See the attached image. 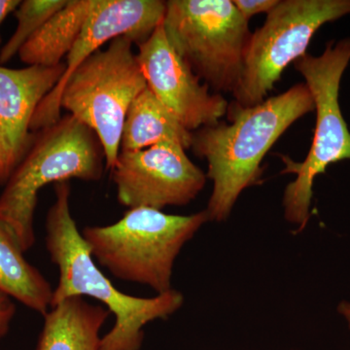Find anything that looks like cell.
<instances>
[{"label":"cell","instance_id":"6da1fadb","mask_svg":"<svg viewBox=\"0 0 350 350\" xmlns=\"http://www.w3.org/2000/svg\"><path fill=\"white\" fill-rule=\"evenodd\" d=\"M306 83L295 85L254 107L229 103L228 122L193 131L195 155L206 159L207 178L213 182L207 204L209 220L223 222L231 215L239 196L261 182V163L269 149L295 122L314 111Z\"/></svg>","mask_w":350,"mask_h":350},{"label":"cell","instance_id":"7a4b0ae2","mask_svg":"<svg viewBox=\"0 0 350 350\" xmlns=\"http://www.w3.org/2000/svg\"><path fill=\"white\" fill-rule=\"evenodd\" d=\"M56 200L46 216V248L59 268V283L52 306L71 297H90L101 301L115 315L114 326L101 338L100 350H139L144 327L165 319L184 303L180 292L172 289L153 298H138L119 291L96 266L70 211V185L55 186Z\"/></svg>","mask_w":350,"mask_h":350},{"label":"cell","instance_id":"3957f363","mask_svg":"<svg viewBox=\"0 0 350 350\" xmlns=\"http://www.w3.org/2000/svg\"><path fill=\"white\" fill-rule=\"evenodd\" d=\"M33 133L29 150L0 196V220L12 230L25 252L36 241L33 217L39 191L71 178L100 180L105 161L96 133L70 114Z\"/></svg>","mask_w":350,"mask_h":350},{"label":"cell","instance_id":"277c9868","mask_svg":"<svg viewBox=\"0 0 350 350\" xmlns=\"http://www.w3.org/2000/svg\"><path fill=\"white\" fill-rule=\"evenodd\" d=\"M208 221L206 211L172 215L140 207L114 224L87 227L81 234L92 256L115 278L163 294L172 289L174 265L182 248Z\"/></svg>","mask_w":350,"mask_h":350},{"label":"cell","instance_id":"5b68a950","mask_svg":"<svg viewBox=\"0 0 350 350\" xmlns=\"http://www.w3.org/2000/svg\"><path fill=\"white\" fill-rule=\"evenodd\" d=\"M350 63V38L331 40L320 56L304 55L294 68L305 78L317 111L314 137L304 162L297 163L280 155L285 167L282 174H296L283 195L284 217L291 224L305 229L310 218L313 183L325 174L332 163L350 160V131L340 110V81Z\"/></svg>","mask_w":350,"mask_h":350},{"label":"cell","instance_id":"8992f818","mask_svg":"<svg viewBox=\"0 0 350 350\" xmlns=\"http://www.w3.org/2000/svg\"><path fill=\"white\" fill-rule=\"evenodd\" d=\"M162 25L175 52L214 94L236 91L252 32L232 0H170Z\"/></svg>","mask_w":350,"mask_h":350},{"label":"cell","instance_id":"52a82bcc","mask_svg":"<svg viewBox=\"0 0 350 350\" xmlns=\"http://www.w3.org/2000/svg\"><path fill=\"white\" fill-rule=\"evenodd\" d=\"M133 45L120 36L107 49L96 51L72 73L61 96V108L96 133L111 170L129 109L147 88Z\"/></svg>","mask_w":350,"mask_h":350},{"label":"cell","instance_id":"ba28073f","mask_svg":"<svg viewBox=\"0 0 350 350\" xmlns=\"http://www.w3.org/2000/svg\"><path fill=\"white\" fill-rule=\"evenodd\" d=\"M347 15L350 0H280L251 34L234 103L250 107L267 100L284 69L306 54L320 27Z\"/></svg>","mask_w":350,"mask_h":350},{"label":"cell","instance_id":"9c48e42d","mask_svg":"<svg viewBox=\"0 0 350 350\" xmlns=\"http://www.w3.org/2000/svg\"><path fill=\"white\" fill-rule=\"evenodd\" d=\"M112 172L119 202L130 209L186 206L202 192L207 178L185 149L174 144L121 151Z\"/></svg>","mask_w":350,"mask_h":350},{"label":"cell","instance_id":"30bf717a","mask_svg":"<svg viewBox=\"0 0 350 350\" xmlns=\"http://www.w3.org/2000/svg\"><path fill=\"white\" fill-rule=\"evenodd\" d=\"M165 11L167 1L162 0H94L81 33L66 56L63 76L32 117L31 133L43 130L62 118V93L80 64L100 50L103 44L120 36H126L137 46L145 42L163 24Z\"/></svg>","mask_w":350,"mask_h":350},{"label":"cell","instance_id":"8fae6325","mask_svg":"<svg viewBox=\"0 0 350 350\" xmlns=\"http://www.w3.org/2000/svg\"><path fill=\"white\" fill-rule=\"evenodd\" d=\"M137 55L147 87L188 131L214 125L226 116L228 101L200 83L199 76L170 45L162 25L138 45Z\"/></svg>","mask_w":350,"mask_h":350},{"label":"cell","instance_id":"7c38bea8","mask_svg":"<svg viewBox=\"0 0 350 350\" xmlns=\"http://www.w3.org/2000/svg\"><path fill=\"white\" fill-rule=\"evenodd\" d=\"M66 64L12 69L0 66V184H5L29 150L31 123L43 98L56 87Z\"/></svg>","mask_w":350,"mask_h":350},{"label":"cell","instance_id":"4fadbf2b","mask_svg":"<svg viewBox=\"0 0 350 350\" xmlns=\"http://www.w3.org/2000/svg\"><path fill=\"white\" fill-rule=\"evenodd\" d=\"M111 312L71 297L44 315L36 350H100V331Z\"/></svg>","mask_w":350,"mask_h":350},{"label":"cell","instance_id":"5bb4252c","mask_svg":"<svg viewBox=\"0 0 350 350\" xmlns=\"http://www.w3.org/2000/svg\"><path fill=\"white\" fill-rule=\"evenodd\" d=\"M192 131H188L148 87L133 101L122 133L121 151H137L161 144L191 148Z\"/></svg>","mask_w":350,"mask_h":350},{"label":"cell","instance_id":"9a60e30c","mask_svg":"<svg viewBox=\"0 0 350 350\" xmlns=\"http://www.w3.org/2000/svg\"><path fill=\"white\" fill-rule=\"evenodd\" d=\"M24 253L12 230L0 220V292L44 317L52 306L54 290Z\"/></svg>","mask_w":350,"mask_h":350},{"label":"cell","instance_id":"2e32d148","mask_svg":"<svg viewBox=\"0 0 350 350\" xmlns=\"http://www.w3.org/2000/svg\"><path fill=\"white\" fill-rule=\"evenodd\" d=\"M94 0H68L21 49V61L27 66H59L68 56L80 33Z\"/></svg>","mask_w":350,"mask_h":350},{"label":"cell","instance_id":"e0dca14e","mask_svg":"<svg viewBox=\"0 0 350 350\" xmlns=\"http://www.w3.org/2000/svg\"><path fill=\"white\" fill-rule=\"evenodd\" d=\"M68 0H24L16 9L17 29L0 50V66L9 63L29 40L66 4Z\"/></svg>","mask_w":350,"mask_h":350},{"label":"cell","instance_id":"ac0fdd59","mask_svg":"<svg viewBox=\"0 0 350 350\" xmlns=\"http://www.w3.org/2000/svg\"><path fill=\"white\" fill-rule=\"evenodd\" d=\"M278 2L280 0H232L239 14L248 23L253 16L271 12Z\"/></svg>","mask_w":350,"mask_h":350},{"label":"cell","instance_id":"d6986e66","mask_svg":"<svg viewBox=\"0 0 350 350\" xmlns=\"http://www.w3.org/2000/svg\"><path fill=\"white\" fill-rule=\"evenodd\" d=\"M15 313L16 306L12 299L0 292V340L8 333Z\"/></svg>","mask_w":350,"mask_h":350},{"label":"cell","instance_id":"ffe728a7","mask_svg":"<svg viewBox=\"0 0 350 350\" xmlns=\"http://www.w3.org/2000/svg\"><path fill=\"white\" fill-rule=\"evenodd\" d=\"M20 3V0H0V25L9 14L15 12ZM0 44H1V38H0Z\"/></svg>","mask_w":350,"mask_h":350},{"label":"cell","instance_id":"44dd1931","mask_svg":"<svg viewBox=\"0 0 350 350\" xmlns=\"http://www.w3.org/2000/svg\"><path fill=\"white\" fill-rule=\"evenodd\" d=\"M337 310L338 312L347 320V324H349V328L350 329V301H340V303L338 304Z\"/></svg>","mask_w":350,"mask_h":350}]
</instances>
